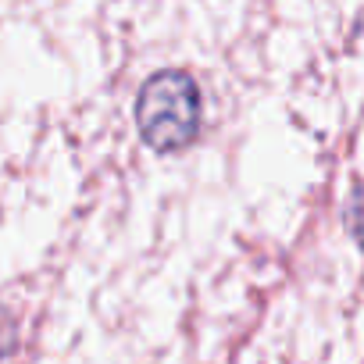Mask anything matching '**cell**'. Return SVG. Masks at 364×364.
Returning a JSON list of instances; mask_svg holds the SVG:
<instances>
[{
  "instance_id": "1",
  "label": "cell",
  "mask_w": 364,
  "mask_h": 364,
  "mask_svg": "<svg viewBox=\"0 0 364 364\" xmlns=\"http://www.w3.org/2000/svg\"><path fill=\"white\" fill-rule=\"evenodd\" d=\"M139 136L154 150H182L200 132V90L186 72H157L136 97Z\"/></svg>"
},
{
  "instance_id": "2",
  "label": "cell",
  "mask_w": 364,
  "mask_h": 364,
  "mask_svg": "<svg viewBox=\"0 0 364 364\" xmlns=\"http://www.w3.org/2000/svg\"><path fill=\"white\" fill-rule=\"evenodd\" d=\"M350 222H353V236H357V243L364 247V186L357 190V200H353V215H350Z\"/></svg>"
}]
</instances>
